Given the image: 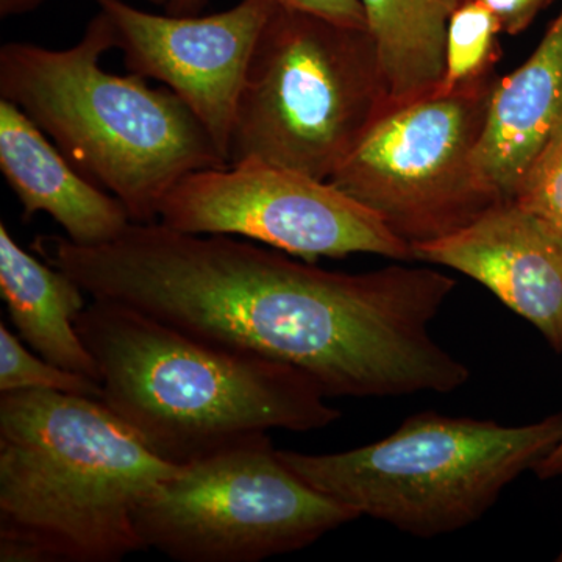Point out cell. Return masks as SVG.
Returning a JSON list of instances; mask_svg holds the SVG:
<instances>
[{
    "label": "cell",
    "mask_w": 562,
    "mask_h": 562,
    "mask_svg": "<svg viewBox=\"0 0 562 562\" xmlns=\"http://www.w3.org/2000/svg\"><path fill=\"white\" fill-rule=\"evenodd\" d=\"M277 2L288 9L314 14L344 27L368 29V18L361 0H277Z\"/></svg>",
    "instance_id": "obj_19"
},
{
    "label": "cell",
    "mask_w": 562,
    "mask_h": 562,
    "mask_svg": "<svg viewBox=\"0 0 562 562\" xmlns=\"http://www.w3.org/2000/svg\"><path fill=\"white\" fill-rule=\"evenodd\" d=\"M502 25L479 0H461L447 32L446 74L438 92L479 90L498 80Z\"/></svg>",
    "instance_id": "obj_16"
},
{
    "label": "cell",
    "mask_w": 562,
    "mask_h": 562,
    "mask_svg": "<svg viewBox=\"0 0 562 562\" xmlns=\"http://www.w3.org/2000/svg\"><path fill=\"white\" fill-rule=\"evenodd\" d=\"M111 49L113 27L101 10L69 49L3 44L0 99L20 106L77 171L120 199L132 222L154 224L181 177L228 162L176 92L135 74L105 72L101 58Z\"/></svg>",
    "instance_id": "obj_4"
},
{
    "label": "cell",
    "mask_w": 562,
    "mask_h": 562,
    "mask_svg": "<svg viewBox=\"0 0 562 562\" xmlns=\"http://www.w3.org/2000/svg\"><path fill=\"white\" fill-rule=\"evenodd\" d=\"M158 222L191 235L241 236L306 261L351 254L414 260L408 244L330 181L261 160L181 177Z\"/></svg>",
    "instance_id": "obj_9"
},
{
    "label": "cell",
    "mask_w": 562,
    "mask_h": 562,
    "mask_svg": "<svg viewBox=\"0 0 562 562\" xmlns=\"http://www.w3.org/2000/svg\"><path fill=\"white\" fill-rule=\"evenodd\" d=\"M391 109L436 94L446 74L447 32L461 0H361Z\"/></svg>",
    "instance_id": "obj_15"
},
{
    "label": "cell",
    "mask_w": 562,
    "mask_h": 562,
    "mask_svg": "<svg viewBox=\"0 0 562 562\" xmlns=\"http://www.w3.org/2000/svg\"><path fill=\"white\" fill-rule=\"evenodd\" d=\"M32 249L94 301L291 366L325 397L449 394L468 380V366L430 335L457 286L435 269L325 271L281 250L161 222H132L114 241L92 247L41 235Z\"/></svg>",
    "instance_id": "obj_1"
},
{
    "label": "cell",
    "mask_w": 562,
    "mask_h": 562,
    "mask_svg": "<svg viewBox=\"0 0 562 562\" xmlns=\"http://www.w3.org/2000/svg\"><path fill=\"white\" fill-rule=\"evenodd\" d=\"M281 461L269 432L181 465L135 512L144 549L180 562H258L360 519Z\"/></svg>",
    "instance_id": "obj_7"
},
{
    "label": "cell",
    "mask_w": 562,
    "mask_h": 562,
    "mask_svg": "<svg viewBox=\"0 0 562 562\" xmlns=\"http://www.w3.org/2000/svg\"><path fill=\"white\" fill-rule=\"evenodd\" d=\"M40 390L102 401V384L36 357L0 322V392Z\"/></svg>",
    "instance_id": "obj_17"
},
{
    "label": "cell",
    "mask_w": 562,
    "mask_h": 562,
    "mask_svg": "<svg viewBox=\"0 0 562 562\" xmlns=\"http://www.w3.org/2000/svg\"><path fill=\"white\" fill-rule=\"evenodd\" d=\"M98 398L0 395V561L117 562L143 550L135 512L179 472Z\"/></svg>",
    "instance_id": "obj_2"
},
{
    "label": "cell",
    "mask_w": 562,
    "mask_h": 562,
    "mask_svg": "<svg viewBox=\"0 0 562 562\" xmlns=\"http://www.w3.org/2000/svg\"><path fill=\"white\" fill-rule=\"evenodd\" d=\"M390 110L368 29L277 2L236 105L228 165L261 160L328 181Z\"/></svg>",
    "instance_id": "obj_6"
},
{
    "label": "cell",
    "mask_w": 562,
    "mask_h": 562,
    "mask_svg": "<svg viewBox=\"0 0 562 562\" xmlns=\"http://www.w3.org/2000/svg\"><path fill=\"white\" fill-rule=\"evenodd\" d=\"M206 5L209 0H168L165 10L172 16H199Z\"/></svg>",
    "instance_id": "obj_22"
},
{
    "label": "cell",
    "mask_w": 562,
    "mask_h": 562,
    "mask_svg": "<svg viewBox=\"0 0 562 562\" xmlns=\"http://www.w3.org/2000/svg\"><path fill=\"white\" fill-rule=\"evenodd\" d=\"M0 171L24 220L49 214L74 244L102 246L132 224L120 199L77 171L49 136L5 99H0Z\"/></svg>",
    "instance_id": "obj_12"
},
{
    "label": "cell",
    "mask_w": 562,
    "mask_h": 562,
    "mask_svg": "<svg viewBox=\"0 0 562 562\" xmlns=\"http://www.w3.org/2000/svg\"><path fill=\"white\" fill-rule=\"evenodd\" d=\"M413 255L479 281L562 351V233L538 214L497 203L460 232L417 244Z\"/></svg>",
    "instance_id": "obj_11"
},
{
    "label": "cell",
    "mask_w": 562,
    "mask_h": 562,
    "mask_svg": "<svg viewBox=\"0 0 562 562\" xmlns=\"http://www.w3.org/2000/svg\"><path fill=\"white\" fill-rule=\"evenodd\" d=\"M562 438V414L522 427L422 413L382 441L349 452L279 450L281 461L313 490L431 539L482 519L505 487L535 471Z\"/></svg>",
    "instance_id": "obj_5"
},
{
    "label": "cell",
    "mask_w": 562,
    "mask_h": 562,
    "mask_svg": "<svg viewBox=\"0 0 562 562\" xmlns=\"http://www.w3.org/2000/svg\"><path fill=\"white\" fill-rule=\"evenodd\" d=\"M495 83L387 111L328 181L412 249L468 227L502 203L473 168Z\"/></svg>",
    "instance_id": "obj_8"
},
{
    "label": "cell",
    "mask_w": 562,
    "mask_h": 562,
    "mask_svg": "<svg viewBox=\"0 0 562 562\" xmlns=\"http://www.w3.org/2000/svg\"><path fill=\"white\" fill-rule=\"evenodd\" d=\"M109 16L128 72L161 81L187 103L227 160L236 105L255 44L277 0H241L210 16L147 13L125 0H92Z\"/></svg>",
    "instance_id": "obj_10"
},
{
    "label": "cell",
    "mask_w": 562,
    "mask_h": 562,
    "mask_svg": "<svg viewBox=\"0 0 562 562\" xmlns=\"http://www.w3.org/2000/svg\"><path fill=\"white\" fill-rule=\"evenodd\" d=\"M44 0H0V14L2 18L16 16L38 9Z\"/></svg>",
    "instance_id": "obj_23"
},
{
    "label": "cell",
    "mask_w": 562,
    "mask_h": 562,
    "mask_svg": "<svg viewBox=\"0 0 562 562\" xmlns=\"http://www.w3.org/2000/svg\"><path fill=\"white\" fill-rule=\"evenodd\" d=\"M147 2L157 3V5L166 7V3H168V0H147Z\"/></svg>",
    "instance_id": "obj_24"
},
{
    "label": "cell",
    "mask_w": 562,
    "mask_h": 562,
    "mask_svg": "<svg viewBox=\"0 0 562 562\" xmlns=\"http://www.w3.org/2000/svg\"><path fill=\"white\" fill-rule=\"evenodd\" d=\"M562 233V121L513 199Z\"/></svg>",
    "instance_id": "obj_18"
},
{
    "label": "cell",
    "mask_w": 562,
    "mask_h": 562,
    "mask_svg": "<svg viewBox=\"0 0 562 562\" xmlns=\"http://www.w3.org/2000/svg\"><path fill=\"white\" fill-rule=\"evenodd\" d=\"M562 121V11L538 49L492 90L473 168L498 201H513Z\"/></svg>",
    "instance_id": "obj_13"
},
{
    "label": "cell",
    "mask_w": 562,
    "mask_h": 562,
    "mask_svg": "<svg viewBox=\"0 0 562 562\" xmlns=\"http://www.w3.org/2000/svg\"><path fill=\"white\" fill-rule=\"evenodd\" d=\"M0 294L22 341L52 364L101 383L98 364L76 328L87 308V292L60 269L22 249L3 222Z\"/></svg>",
    "instance_id": "obj_14"
},
{
    "label": "cell",
    "mask_w": 562,
    "mask_h": 562,
    "mask_svg": "<svg viewBox=\"0 0 562 562\" xmlns=\"http://www.w3.org/2000/svg\"><path fill=\"white\" fill-rule=\"evenodd\" d=\"M497 16L502 32L519 35L553 0H479Z\"/></svg>",
    "instance_id": "obj_20"
},
{
    "label": "cell",
    "mask_w": 562,
    "mask_h": 562,
    "mask_svg": "<svg viewBox=\"0 0 562 562\" xmlns=\"http://www.w3.org/2000/svg\"><path fill=\"white\" fill-rule=\"evenodd\" d=\"M535 472L538 473L539 479L542 480L562 476V438L552 452L547 454V457L536 465Z\"/></svg>",
    "instance_id": "obj_21"
},
{
    "label": "cell",
    "mask_w": 562,
    "mask_h": 562,
    "mask_svg": "<svg viewBox=\"0 0 562 562\" xmlns=\"http://www.w3.org/2000/svg\"><path fill=\"white\" fill-rule=\"evenodd\" d=\"M76 328L98 364L102 402L169 464L341 417L297 369L211 346L127 306L94 301Z\"/></svg>",
    "instance_id": "obj_3"
}]
</instances>
